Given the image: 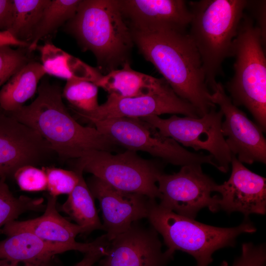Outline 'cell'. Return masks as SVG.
Segmentation results:
<instances>
[{
    "label": "cell",
    "mask_w": 266,
    "mask_h": 266,
    "mask_svg": "<svg viewBox=\"0 0 266 266\" xmlns=\"http://www.w3.org/2000/svg\"><path fill=\"white\" fill-rule=\"evenodd\" d=\"M131 32L133 43L144 58L178 97L196 108L200 117L216 108L211 100L200 55L186 30Z\"/></svg>",
    "instance_id": "cell-1"
},
{
    "label": "cell",
    "mask_w": 266,
    "mask_h": 266,
    "mask_svg": "<svg viewBox=\"0 0 266 266\" xmlns=\"http://www.w3.org/2000/svg\"><path fill=\"white\" fill-rule=\"evenodd\" d=\"M29 105L7 112L35 131L63 160L77 159L95 150L112 152L119 146L95 127L83 126L69 113L61 88L43 80Z\"/></svg>",
    "instance_id": "cell-2"
},
{
    "label": "cell",
    "mask_w": 266,
    "mask_h": 266,
    "mask_svg": "<svg viewBox=\"0 0 266 266\" xmlns=\"http://www.w3.org/2000/svg\"><path fill=\"white\" fill-rule=\"evenodd\" d=\"M65 26L83 49L94 54L101 73L130 63L134 43L118 0H81Z\"/></svg>",
    "instance_id": "cell-3"
},
{
    "label": "cell",
    "mask_w": 266,
    "mask_h": 266,
    "mask_svg": "<svg viewBox=\"0 0 266 266\" xmlns=\"http://www.w3.org/2000/svg\"><path fill=\"white\" fill-rule=\"evenodd\" d=\"M246 0L188 2L191 13L189 34L200 55L206 81L212 89L222 64L232 57L233 42L244 14Z\"/></svg>",
    "instance_id": "cell-4"
},
{
    "label": "cell",
    "mask_w": 266,
    "mask_h": 266,
    "mask_svg": "<svg viewBox=\"0 0 266 266\" xmlns=\"http://www.w3.org/2000/svg\"><path fill=\"white\" fill-rule=\"evenodd\" d=\"M147 218L162 236L168 252L173 255L179 250L188 253L194 258L196 266H209L215 251L233 247L239 235L257 231L248 218L234 227H214L178 215L154 199L150 200Z\"/></svg>",
    "instance_id": "cell-5"
},
{
    "label": "cell",
    "mask_w": 266,
    "mask_h": 266,
    "mask_svg": "<svg viewBox=\"0 0 266 266\" xmlns=\"http://www.w3.org/2000/svg\"><path fill=\"white\" fill-rule=\"evenodd\" d=\"M261 32L244 14L233 47L234 74L227 88L233 103L245 107L262 131L266 129V58Z\"/></svg>",
    "instance_id": "cell-6"
},
{
    "label": "cell",
    "mask_w": 266,
    "mask_h": 266,
    "mask_svg": "<svg viewBox=\"0 0 266 266\" xmlns=\"http://www.w3.org/2000/svg\"><path fill=\"white\" fill-rule=\"evenodd\" d=\"M89 123L126 150L147 152L164 162L176 166L207 164L218 168L211 155L188 151L140 118L118 117L93 120Z\"/></svg>",
    "instance_id": "cell-7"
},
{
    "label": "cell",
    "mask_w": 266,
    "mask_h": 266,
    "mask_svg": "<svg viewBox=\"0 0 266 266\" xmlns=\"http://www.w3.org/2000/svg\"><path fill=\"white\" fill-rule=\"evenodd\" d=\"M76 160L74 169L90 173L117 189L151 199L160 197L156 183L164 172L160 162L144 159L128 150L117 154L95 150Z\"/></svg>",
    "instance_id": "cell-8"
},
{
    "label": "cell",
    "mask_w": 266,
    "mask_h": 266,
    "mask_svg": "<svg viewBox=\"0 0 266 266\" xmlns=\"http://www.w3.org/2000/svg\"><path fill=\"white\" fill-rule=\"evenodd\" d=\"M223 114L219 109L212 108L200 117L173 115L167 119L150 116L140 119L150 123L164 135L170 137L195 151L209 152L218 169L227 172L231 163L232 154L222 132Z\"/></svg>",
    "instance_id": "cell-9"
},
{
    "label": "cell",
    "mask_w": 266,
    "mask_h": 266,
    "mask_svg": "<svg viewBox=\"0 0 266 266\" xmlns=\"http://www.w3.org/2000/svg\"><path fill=\"white\" fill-rule=\"evenodd\" d=\"M160 205L175 213L194 219L202 208L219 210V196H212L216 183L203 173L201 165L182 166L172 174L164 173L157 180Z\"/></svg>",
    "instance_id": "cell-10"
},
{
    "label": "cell",
    "mask_w": 266,
    "mask_h": 266,
    "mask_svg": "<svg viewBox=\"0 0 266 266\" xmlns=\"http://www.w3.org/2000/svg\"><path fill=\"white\" fill-rule=\"evenodd\" d=\"M72 110L78 118L88 123L113 118H141L163 114L200 117L196 108L178 97L169 85L161 91L135 97L110 94L106 101L92 112L85 113Z\"/></svg>",
    "instance_id": "cell-11"
},
{
    "label": "cell",
    "mask_w": 266,
    "mask_h": 266,
    "mask_svg": "<svg viewBox=\"0 0 266 266\" xmlns=\"http://www.w3.org/2000/svg\"><path fill=\"white\" fill-rule=\"evenodd\" d=\"M211 101L225 117L222 132L232 155L242 163H266V140L261 128L232 102L220 82L211 89Z\"/></svg>",
    "instance_id": "cell-12"
},
{
    "label": "cell",
    "mask_w": 266,
    "mask_h": 266,
    "mask_svg": "<svg viewBox=\"0 0 266 266\" xmlns=\"http://www.w3.org/2000/svg\"><path fill=\"white\" fill-rule=\"evenodd\" d=\"M51 152L35 131L0 108V179L13 177L23 166L41 163Z\"/></svg>",
    "instance_id": "cell-13"
},
{
    "label": "cell",
    "mask_w": 266,
    "mask_h": 266,
    "mask_svg": "<svg viewBox=\"0 0 266 266\" xmlns=\"http://www.w3.org/2000/svg\"><path fill=\"white\" fill-rule=\"evenodd\" d=\"M86 182L99 202L103 231L109 241L127 231L133 223L147 218L151 199L119 190L94 176Z\"/></svg>",
    "instance_id": "cell-14"
},
{
    "label": "cell",
    "mask_w": 266,
    "mask_h": 266,
    "mask_svg": "<svg viewBox=\"0 0 266 266\" xmlns=\"http://www.w3.org/2000/svg\"><path fill=\"white\" fill-rule=\"evenodd\" d=\"M173 256L163 251L155 230L137 222L109 241L104 257L108 266H166Z\"/></svg>",
    "instance_id": "cell-15"
},
{
    "label": "cell",
    "mask_w": 266,
    "mask_h": 266,
    "mask_svg": "<svg viewBox=\"0 0 266 266\" xmlns=\"http://www.w3.org/2000/svg\"><path fill=\"white\" fill-rule=\"evenodd\" d=\"M232 172L229 179L216 184L214 192L219 193V208L230 213L238 212L245 218L252 214L266 213V179L248 169L232 155Z\"/></svg>",
    "instance_id": "cell-16"
},
{
    "label": "cell",
    "mask_w": 266,
    "mask_h": 266,
    "mask_svg": "<svg viewBox=\"0 0 266 266\" xmlns=\"http://www.w3.org/2000/svg\"><path fill=\"white\" fill-rule=\"evenodd\" d=\"M131 30L152 32L168 29L186 30L191 20L184 0H118Z\"/></svg>",
    "instance_id": "cell-17"
},
{
    "label": "cell",
    "mask_w": 266,
    "mask_h": 266,
    "mask_svg": "<svg viewBox=\"0 0 266 266\" xmlns=\"http://www.w3.org/2000/svg\"><path fill=\"white\" fill-rule=\"evenodd\" d=\"M106 242L105 234L91 242L70 244L50 242L30 233L19 232L0 241V259L18 263L44 261L69 251L85 254Z\"/></svg>",
    "instance_id": "cell-18"
},
{
    "label": "cell",
    "mask_w": 266,
    "mask_h": 266,
    "mask_svg": "<svg viewBox=\"0 0 266 266\" xmlns=\"http://www.w3.org/2000/svg\"><path fill=\"white\" fill-rule=\"evenodd\" d=\"M47 202L43 214L36 218L25 221H13L0 231L7 236L19 232H28L50 242L76 244L77 235L85 230L63 217L57 207V197L46 195Z\"/></svg>",
    "instance_id": "cell-19"
},
{
    "label": "cell",
    "mask_w": 266,
    "mask_h": 266,
    "mask_svg": "<svg viewBox=\"0 0 266 266\" xmlns=\"http://www.w3.org/2000/svg\"><path fill=\"white\" fill-rule=\"evenodd\" d=\"M95 84L109 94L128 98L153 93L169 86L163 78H157L133 69L130 63H125L121 69L102 74Z\"/></svg>",
    "instance_id": "cell-20"
},
{
    "label": "cell",
    "mask_w": 266,
    "mask_h": 266,
    "mask_svg": "<svg viewBox=\"0 0 266 266\" xmlns=\"http://www.w3.org/2000/svg\"><path fill=\"white\" fill-rule=\"evenodd\" d=\"M46 74L66 79H81L95 83L102 74L50 41L36 47Z\"/></svg>",
    "instance_id": "cell-21"
},
{
    "label": "cell",
    "mask_w": 266,
    "mask_h": 266,
    "mask_svg": "<svg viewBox=\"0 0 266 266\" xmlns=\"http://www.w3.org/2000/svg\"><path fill=\"white\" fill-rule=\"evenodd\" d=\"M45 74L41 64L30 61L2 87L0 90V108L6 112L20 109L34 95L40 80Z\"/></svg>",
    "instance_id": "cell-22"
},
{
    "label": "cell",
    "mask_w": 266,
    "mask_h": 266,
    "mask_svg": "<svg viewBox=\"0 0 266 266\" xmlns=\"http://www.w3.org/2000/svg\"><path fill=\"white\" fill-rule=\"evenodd\" d=\"M74 170L79 172V180L59 210L82 227L85 233L97 230H103L95 206V198L83 178V172L78 169Z\"/></svg>",
    "instance_id": "cell-23"
},
{
    "label": "cell",
    "mask_w": 266,
    "mask_h": 266,
    "mask_svg": "<svg viewBox=\"0 0 266 266\" xmlns=\"http://www.w3.org/2000/svg\"><path fill=\"white\" fill-rule=\"evenodd\" d=\"M51 0H13V14L8 31L17 39L31 42L45 9Z\"/></svg>",
    "instance_id": "cell-24"
},
{
    "label": "cell",
    "mask_w": 266,
    "mask_h": 266,
    "mask_svg": "<svg viewBox=\"0 0 266 266\" xmlns=\"http://www.w3.org/2000/svg\"><path fill=\"white\" fill-rule=\"evenodd\" d=\"M81 0H51L45 9L28 47L35 50L38 41L65 24L75 14Z\"/></svg>",
    "instance_id": "cell-25"
},
{
    "label": "cell",
    "mask_w": 266,
    "mask_h": 266,
    "mask_svg": "<svg viewBox=\"0 0 266 266\" xmlns=\"http://www.w3.org/2000/svg\"><path fill=\"white\" fill-rule=\"evenodd\" d=\"M5 180L0 179V231L6 224L16 220L24 213L42 212L46 208L43 198H32L24 195L15 197Z\"/></svg>",
    "instance_id": "cell-26"
},
{
    "label": "cell",
    "mask_w": 266,
    "mask_h": 266,
    "mask_svg": "<svg viewBox=\"0 0 266 266\" xmlns=\"http://www.w3.org/2000/svg\"><path fill=\"white\" fill-rule=\"evenodd\" d=\"M99 87L94 83L81 79L67 80L62 93L72 106L81 113L92 112L99 107Z\"/></svg>",
    "instance_id": "cell-27"
},
{
    "label": "cell",
    "mask_w": 266,
    "mask_h": 266,
    "mask_svg": "<svg viewBox=\"0 0 266 266\" xmlns=\"http://www.w3.org/2000/svg\"><path fill=\"white\" fill-rule=\"evenodd\" d=\"M47 176V190L48 194L56 197L69 194L79 180V172L54 166H43Z\"/></svg>",
    "instance_id": "cell-28"
},
{
    "label": "cell",
    "mask_w": 266,
    "mask_h": 266,
    "mask_svg": "<svg viewBox=\"0 0 266 266\" xmlns=\"http://www.w3.org/2000/svg\"><path fill=\"white\" fill-rule=\"evenodd\" d=\"M30 61L25 50L0 46V87Z\"/></svg>",
    "instance_id": "cell-29"
},
{
    "label": "cell",
    "mask_w": 266,
    "mask_h": 266,
    "mask_svg": "<svg viewBox=\"0 0 266 266\" xmlns=\"http://www.w3.org/2000/svg\"><path fill=\"white\" fill-rule=\"evenodd\" d=\"M13 177L22 191L37 192L47 190V176L42 168L24 166L16 171Z\"/></svg>",
    "instance_id": "cell-30"
},
{
    "label": "cell",
    "mask_w": 266,
    "mask_h": 266,
    "mask_svg": "<svg viewBox=\"0 0 266 266\" xmlns=\"http://www.w3.org/2000/svg\"><path fill=\"white\" fill-rule=\"evenodd\" d=\"M265 244L246 242L242 244L241 254L232 266H266Z\"/></svg>",
    "instance_id": "cell-31"
},
{
    "label": "cell",
    "mask_w": 266,
    "mask_h": 266,
    "mask_svg": "<svg viewBox=\"0 0 266 266\" xmlns=\"http://www.w3.org/2000/svg\"><path fill=\"white\" fill-rule=\"evenodd\" d=\"M266 0H247L246 9L249 10L253 16L250 17L256 19L257 25L260 29L263 40L266 41Z\"/></svg>",
    "instance_id": "cell-32"
},
{
    "label": "cell",
    "mask_w": 266,
    "mask_h": 266,
    "mask_svg": "<svg viewBox=\"0 0 266 266\" xmlns=\"http://www.w3.org/2000/svg\"><path fill=\"white\" fill-rule=\"evenodd\" d=\"M13 0H0V31H8L12 22Z\"/></svg>",
    "instance_id": "cell-33"
},
{
    "label": "cell",
    "mask_w": 266,
    "mask_h": 266,
    "mask_svg": "<svg viewBox=\"0 0 266 266\" xmlns=\"http://www.w3.org/2000/svg\"><path fill=\"white\" fill-rule=\"evenodd\" d=\"M108 243L85 254L83 258L74 266H93L106 254Z\"/></svg>",
    "instance_id": "cell-34"
},
{
    "label": "cell",
    "mask_w": 266,
    "mask_h": 266,
    "mask_svg": "<svg viewBox=\"0 0 266 266\" xmlns=\"http://www.w3.org/2000/svg\"><path fill=\"white\" fill-rule=\"evenodd\" d=\"M28 43L15 38L8 31H0V46H17L20 47H29Z\"/></svg>",
    "instance_id": "cell-35"
},
{
    "label": "cell",
    "mask_w": 266,
    "mask_h": 266,
    "mask_svg": "<svg viewBox=\"0 0 266 266\" xmlns=\"http://www.w3.org/2000/svg\"><path fill=\"white\" fill-rule=\"evenodd\" d=\"M14 263L4 259H0V266H60L54 260V258L44 261L36 262Z\"/></svg>",
    "instance_id": "cell-36"
},
{
    "label": "cell",
    "mask_w": 266,
    "mask_h": 266,
    "mask_svg": "<svg viewBox=\"0 0 266 266\" xmlns=\"http://www.w3.org/2000/svg\"><path fill=\"white\" fill-rule=\"evenodd\" d=\"M98 266H108L107 262L104 257H103V258L100 260Z\"/></svg>",
    "instance_id": "cell-37"
},
{
    "label": "cell",
    "mask_w": 266,
    "mask_h": 266,
    "mask_svg": "<svg viewBox=\"0 0 266 266\" xmlns=\"http://www.w3.org/2000/svg\"><path fill=\"white\" fill-rule=\"evenodd\" d=\"M228 263L227 261H224L222 262L219 266H228Z\"/></svg>",
    "instance_id": "cell-38"
}]
</instances>
